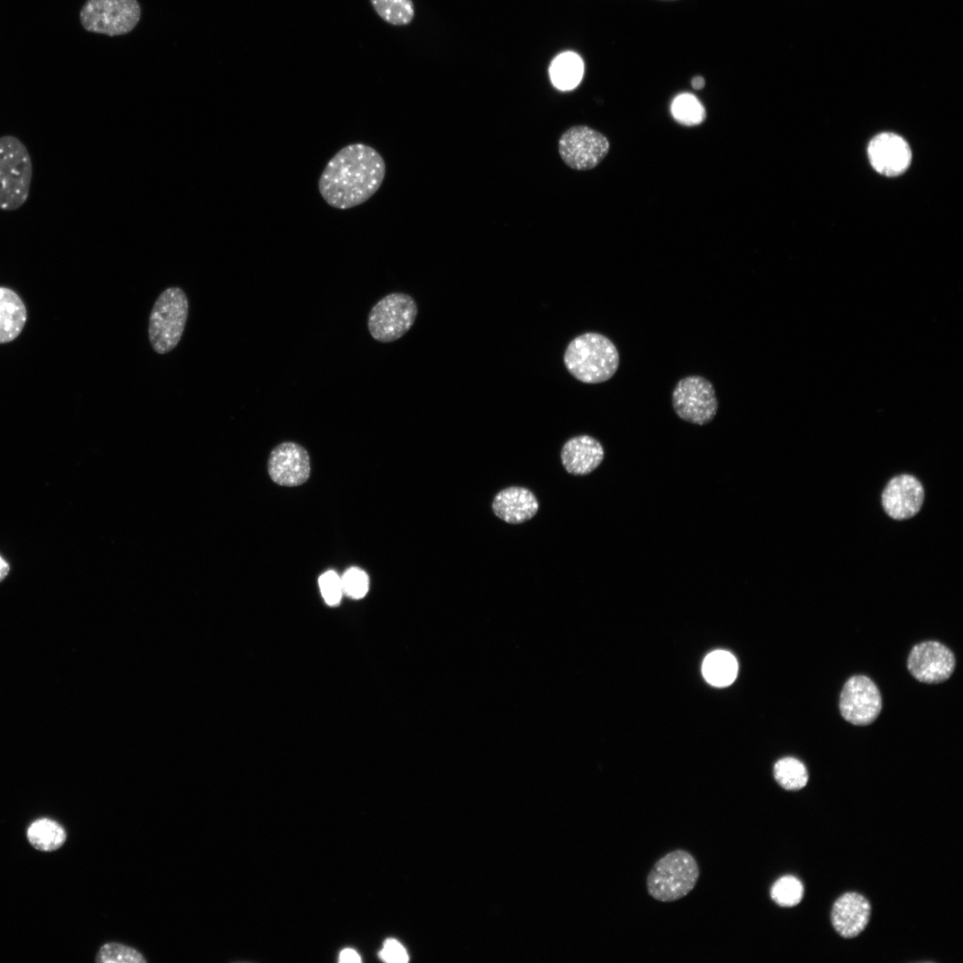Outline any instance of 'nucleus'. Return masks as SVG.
Instances as JSON below:
<instances>
[{"label":"nucleus","instance_id":"f257e3e1","mask_svg":"<svg viewBox=\"0 0 963 963\" xmlns=\"http://www.w3.org/2000/svg\"><path fill=\"white\" fill-rule=\"evenodd\" d=\"M385 175L382 156L371 146L354 144L341 149L326 164L318 181L324 200L336 209H349L370 198Z\"/></svg>","mask_w":963,"mask_h":963},{"label":"nucleus","instance_id":"f03ea898","mask_svg":"<svg viewBox=\"0 0 963 963\" xmlns=\"http://www.w3.org/2000/svg\"><path fill=\"white\" fill-rule=\"evenodd\" d=\"M564 362L568 372L578 381L599 383L613 376L619 367L620 357L609 338L589 332L569 342Z\"/></svg>","mask_w":963,"mask_h":963},{"label":"nucleus","instance_id":"7ed1b4c3","mask_svg":"<svg viewBox=\"0 0 963 963\" xmlns=\"http://www.w3.org/2000/svg\"><path fill=\"white\" fill-rule=\"evenodd\" d=\"M32 162L21 141L13 136L0 137V210L21 207L29 193Z\"/></svg>","mask_w":963,"mask_h":963},{"label":"nucleus","instance_id":"20e7f679","mask_svg":"<svg viewBox=\"0 0 963 963\" xmlns=\"http://www.w3.org/2000/svg\"><path fill=\"white\" fill-rule=\"evenodd\" d=\"M189 304L179 287L164 290L155 300L149 317L148 336L159 354L171 351L179 342L187 320Z\"/></svg>","mask_w":963,"mask_h":963},{"label":"nucleus","instance_id":"39448f33","mask_svg":"<svg viewBox=\"0 0 963 963\" xmlns=\"http://www.w3.org/2000/svg\"><path fill=\"white\" fill-rule=\"evenodd\" d=\"M698 877L699 868L694 857L677 850L654 865L646 880L647 891L657 901H674L691 892Z\"/></svg>","mask_w":963,"mask_h":963},{"label":"nucleus","instance_id":"423d86ee","mask_svg":"<svg viewBox=\"0 0 963 963\" xmlns=\"http://www.w3.org/2000/svg\"><path fill=\"white\" fill-rule=\"evenodd\" d=\"M141 18V6L137 0H86L79 19L82 27L89 32L109 37L131 32Z\"/></svg>","mask_w":963,"mask_h":963},{"label":"nucleus","instance_id":"0eeeda50","mask_svg":"<svg viewBox=\"0 0 963 963\" xmlns=\"http://www.w3.org/2000/svg\"><path fill=\"white\" fill-rule=\"evenodd\" d=\"M414 298L403 292H392L378 300L367 317L371 336L380 342L401 338L414 325L417 316Z\"/></svg>","mask_w":963,"mask_h":963},{"label":"nucleus","instance_id":"6e6552de","mask_svg":"<svg viewBox=\"0 0 963 963\" xmlns=\"http://www.w3.org/2000/svg\"><path fill=\"white\" fill-rule=\"evenodd\" d=\"M672 407L684 421L704 425L713 420L718 400L712 383L700 375L680 379L672 391Z\"/></svg>","mask_w":963,"mask_h":963},{"label":"nucleus","instance_id":"1a4fd4ad","mask_svg":"<svg viewBox=\"0 0 963 963\" xmlns=\"http://www.w3.org/2000/svg\"><path fill=\"white\" fill-rule=\"evenodd\" d=\"M610 148L608 139L600 132L578 125L568 128L559 138L558 152L563 161L575 170L597 167Z\"/></svg>","mask_w":963,"mask_h":963},{"label":"nucleus","instance_id":"9d476101","mask_svg":"<svg viewBox=\"0 0 963 963\" xmlns=\"http://www.w3.org/2000/svg\"><path fill=\"white\" fill-rule=\"evenodd\" d=\"M839 709L842 717L857 726L872 723L882 710V697L877 685L868 677L855 675L844 685Z\"/></svg>","mask_w":963,"mask_h":963},{"label":"nucleus","instance_id":"9b49d317","mask_svg":"<svg viewBox=\"0 0 963 963\" xmlns=\"http://www.w3.org/2000/svg\"><path fill=\"white\" fill-rule=\"evenodd\" d=\"M907 666L917 680L926 684H938L951 676L956 660L952 651L943 644L938 641H924L912 647Z\"/></svg>","mask_w":963,"mask_h":963},{"label":"nucleus","instance_id":"f8f14e48","mask_svg":"<svg viewBox=\"0 0 963 963\" xmlns=\"http://www.w3.org/2000/svg\"><path fill=\"white\" fill-rule=\"evenodd\" d=\"M268 472L278 485L293 487L306 482L310 475V460L301 445L285 441L276 446L268 460Z\"/></svg>","mask_w":963,"mask_h":963},{"label":"nucleus","instance_id":"ddd939ff","mask_svg":"<svg viewBox=\"0 0 963 963\" xmlns=\"http://www.w3.org/2000/svg\"><path fill=\"white\" fill-rule=\"evenodd\" d=\"M925 492L920 482L909 474L898 475L889 481L882 493L885 513L895 520L911 518L918 513Z\"/></svg>","mask_w":963,"mask_h":963},{"label":"nucleus","instance_id":"4468645a","mask_svg":"<svg viewBox=\"0 0 963 963\" xmlns=\"http://www.w3.org/2000/svg\"><path fill=\"white\" fill-rule=\"evenodd\" d=\"M868 155L872 167L887 177L901 175L911 161V151L908 143L893 133L876 136L868 144Z\"/></svg>","mask_w":963,"mask_h":963},{"label":"nucleus","instance_id":"2eb2a0df","mask_svg":"<svg viewBox=\"0 0 963 963\" xmlns=\"http://www.w3.org/2000/svg\"><path fill=\"white\" fill-rule=\"evenodd\" d=\"M871 906L862 894L849 892L841 895L831 910V923L844 938L858 936L868 926Z\"/></svg>","mask_w":963,"mask_h":963},{"label":"nucleus","instance_id":"dca6fc26","mask_svg":"<svg viewBox=\"0 0 963 963\" xmlns=\"http://www.w3.org/2000/svg\"><path fill=\"white\" fill-rule=\"evenodd\" d=\"M602 444L589 435H578L568 440L563 446L560 457L567 473L572 475H587L596 470L604 460Z\"/></svg>","mask_w":963,"mask_h":963},{"label":"nucleus","instance_id":"f3484780","mask_svg":"<svg viewBox=\"0 0 963 963\" xmlns=\"http://www.w3.org/2000/svg\"><path fill=\"white\" fill-rule=\"evenodd\" d=\"M492 510L502 521L511 524H519L535 516L539 510V502L535 495L527 488L512 486L495 495Z\"/></svg>","mask_w":963,"mask_h":963},{"label":"nucleus","instance_id":"a211bd4d","mask_svg":"<svg viewBox=\"0 0 963 963\" xmlns=\"http://www.w3.org/2000/svg\"><path fill=\"white\" fill-rule=\"evenodd\" d=\"M27 320V311L19 295L6 287H0V343L14 340Z\"/></svg>","mask_w":963,"mask_h":963},{"label":"nucleus","instance_id":"6ab92c4d","mask_svg":"<svg viewBox=\"0 0 963 963\" xmlns=\"http://www.w3.org/2000/svg\"><path fill=\"white\" fill-rule=\"evenodd\" d=\"M29 844L41 852H54L61 848L67 838L66 831L57 821L41 818L34 820L27 829Z\"/></svg>","mask_w":963,"mask_h":963},{"label":"nucleus","instance_id":"aec40b11","mask_svg":"<svg viewBox=\"0 0 963 963\" xmlns=\"http://www.w3.org/2000/svg\"><path fill=\"white\" fill-rule=\"evenodd\" d=\"M702 672L705 680L714 687L730 685L737 673V663L733 654L724 650L710 653L704 660Z\"/></svg>","mask_w":963,"mask_h":963},{"label":"nucleus","instance_id":"412c9836","mask_svg":"<svg viewBox=\"0 0 963 963\" xmlns=\"http://www.w3.org/2000/svg\"><path fill=\"white\" fill-rule=\"evenodd\" d=\"M583 62L579 55L567 52L558 55L551 63L549 75L553 85L560 90L578 86L583 76Z\"/></svg>","mask_w":963,"mask_h":963},{"label":"nucleus","instance_id":"4be33fe9","mask_svg":"<svg viewBox=\"0 0 963 963\" xmlns=\"http://www.w3.org/2000/svg\"><path fill=\"white\" fill-rule=\"evenodd\" d=\"M773 775L779 786L789 791L802 789L809 779L805 765L794 757L779 759L773 767Z\"/></svg>","mask_w":963,"mask_h":963},{"label":"nucleus","instance_id":"5701e85b","mask_svg":"<svg viewBox=\"0 0 963 963\" xmlns=\"http://www.w3.org/2000/svg\"><path fill=\"white\" fill-rule=\"evenodd\" d=\"M376 14L393 26H407L415 17L412 0H370Z\"/></svg>","mask_w":963,"mask_h":963},{"label":"nucleus","instance_id":"b1692460","mask_svg":"<svg viewBox=\"0 0 963 963\" xmlns=\"http://www.w3.org/2000/svg\"><path fill=\"white\" fill-rule=\"evenodd\" d=\"M671 113L674 119L686 126H695L702 123L706 117V111L699 100L691 94H681L672 102Z\"/></svg>","mask_w":963,"mask_h":963},{"label":"nucleus","instance_id":"393cba45","mask_svg":"<svg viewBox=\"0 0 963 963\" xmlns=\"http://www.w3.org/2000/svg\"><path fill=\"white\" fill-rule=\"evenodd\" d=\"M803 885L795 877L784 876L771 886V899L781 907L797 905L803 896Z\"/></svg>","mask_w":963,"mask_h":963},{"label":"nucleus","instance_id":"a878e982","mask_svg":"<svg viewBox=\"0 0 963 963\" xmlns=\"http://www.w3.org/2000/svg\"><path fill=\"white\" fill-rule=\"evenodd\" d=\"M95 961L98 963H144L146 959L136 950L117 942L103 945Z\"/></svg>","mask_w":963,"mask_h":963},{"label":"nucleus","instance_id":"bb28decb","mask_svg":"<svg viewBox=\"0 0 963 963\" xmlns=\"http://www.w3.org/2000/svg\"><path fill=\"white\" fill-rule=\"evenodd\" d=\"M341 580L343 594L352 598H362L368 591V576L360 568L351 567L348 569L341 577Z\"/></svg>","mask_w":963,"mask_h":963},{"label":"nucleus","instance_id":"cd10ccee","mask_svg":"<svg viewBox=\"0 0 963 963\" xmlns=\"http://www.w3.org/2000/svg\"><path fill=\"white\" fill-rule=\"evenodd\" d=\"M318 583L325 603L338 605L343 594L341 577L334 571H327L319 577Z\"/></svg>","mask_w":963,"mask_h":963},{"label":"nucleus","instance_id":"c85d7f7f","mask_svg":"<svg viewBox=\"0 0 963 963\" xmlns=\"http://www.w3.org/2000/svg\"><path fill=\"white\" fill-rule=\"evenodd\" d=\"M379 955L383 960L390 963H405L408 961L406 949L399 942L392 938L384 942Z\"/></svg>","mask_w":963,"mask_h":963},{"label":"nucleus","instance_id":"c756f323","mask_svg":"<svg viewBox=\"0 0 963 963\" xmlns=\"http://www.w3.org/2000/svg\"><path fill=\"white\" fill-rule=\"evenodd\" d=\"M339 961L340 962H355V963H357V962H360L361 959H360V957H359V955L358 954V952L356 951H354L353 949L347 948V949H344V950H342L341 951L340 956H339Z\"/></svg>","mask_w":963,"mask_h":963},{"label":"nucleus","instance_id":"7c9ffc66","mask_svg":"<svg viewBox=\"0 0 963 963\" xmlns=\"http://www.w3.org/2000/svg\"><path fill=\"white\" fill-rule=\"evenodd\" d=\"M9 569L7 562L0 556V582L7 576Z\"/></svg>","mask_w":963,"mask_h":963},{"label":"nucleus","instance_id":"2f4dec72","mask_svg":"<svg viewBox=\"0 0 963 963\" xmlns=\"http://www.w3.org/2000/svg\"><path fill=\"white\" fill-rule=\"evenodd\" d=\"M691 83H692V86L695 89L699 90V89H702L704 86L705 81H704L703 77L696 76V77L693 78Z\"/></svg>","mask_w":963,"mask_h":963}]
</instances>
